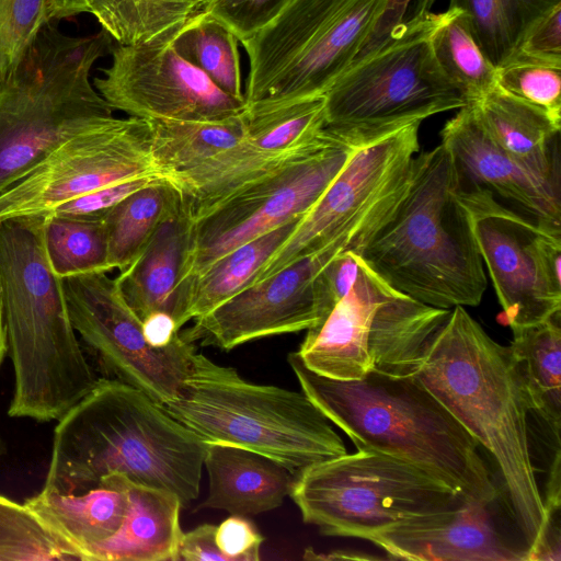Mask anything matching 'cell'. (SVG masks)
Masks as SVG:
<instances>
[{
    "label": "cell",
    "mask_w": 561,
    "mask_h": 561,
    "mask_svg": "<svg viewBox=\"0 0 561 561\" xmlns=\"http://www.w3.org/2000/svg\"><path fill=\"white\" fill-rule=\"evenodd\" d=\"M414 375L494 458L530 561L549 520L531 459L529 409L510 347L456 306Z\"/></svg>",
    "instance_id": "1"
},
{
    "label": "cell",
    "mask_w": 561,
    "mask_h": 561,
    "mask_svg": "<svg viewBox=\"0 0 561 561\" xmlns=\"http://www.w3.org/2000/svg\"><path fill=\"white\" fill-rule=\"evenodd\" d=\"M207 443L141 390L99 378L55 427L43 489L82 493L121 473L175 493L183 507L199 493Z\"/></svg>",
    "instance_id": "2"
},
{
    "label": "cell",
    "mask_w": 561,
    "mask_h": 561,
    "mask_svg": "<svg viewBox=\"0 0 561 561\" xmlns=\"http://www.w3.org/2000/svg\"><path fill=\"white\" fill-rule=\"evenodd\" d=\"M287 360L301 391L357 450L408 461L468 501L492 505L496 500L480 445L415 375L370 371L340 380L313 373L296 352Z\"/></svg>",
    "instance_id": "3"
},
{
    "label": "cell",
    "mask_w": 561,
    "mask_h": 561,
    "mask_svg": "<svg viewBox=\"0 0 561 561\" xmlns=\"http://www.w3.org/2000/svg\"><path fill=\"white\" fill-rule=\"evenodd\" d=\"M44 215L0 222V298L14 392L8 413L59 420L95 386L43 243Z\"/></svg>",
    "instance_id": "4"
},
{
    "label": "cell",
    "mask_w": 561,
    "mask_h": 561,
    "mask_svg": "<svg viewBox=\"0 0 561 561\" xmlns=\"http://www.w3.org/2000/svg\"><path fill=\"white\" fill-rule=\"evenodd\" d=\"M460 188L442 142L419 152L407 193L359 252L390 287L440 309L478 306L488 286Z\"/></svg>",
    "instance_id": "5"
},
{
    "label": "cell",
    "mask_w": 561,
    "mask_h": 561,
    "mask_svg": "<svg viewBox=\"0 0 561 561\" xmlns=\"http://www.w3.org/2000/svg\"><path fill=\"white\" fill-rule=\"evenodd\" d=\"M161 407L207 444L255 451L294 476L347 453L302 391L248 381L196 352L176 397Z\"/></svg>",
    "instance_id": "6"
},
{
    "label": "cell",
    "mask_w": 561,
    "mask_h": 561,
    "mask_svg": "<svg viewBox=\"0 0 561 561\" xmlns=\"http://www.w3.org/2000/svg\"><path fill=\"white\" fill-rule=\"evenodd\" d=\"M104 31L71 36L48 23L0 85V193L72 136L113 117L91 79L111 53Z\"/></svg>",
    "instance_id": "7"
},
{
    "label": "cell",
    "mask_w": 561,
    "mask_h": 561,
    "mask_svg": "<svg viewBox=\"0 0 561 561\" xmlns=\"http://www.w3.org/2000/svg\"><path fill=\"white\" fill-rule=\"evenodd\" d=\"M390 0H283L240 41L247 107L323 96L369 44Z\"/></svg>",
    "instance_id": "8"
},
{
    "label": "cell",
    "mask_w": 561,
    "mask_h": 561,
    "mask_svg": "<svg viewBox=\"0 0 561 561\" xmlns=\"http://www.w3.org/2000/svg\"><path fill=\"white\" fill-rule=\"evenodd\" d=\"M450 310L390 287L360 257L347 293L307 331L296 353L307 368L333 379H360L370 371L414 375Z\"/></svg>",
    "instance_id": "9"
},
{
    "label": "cell",
    "mask_w": 561,
    "mask_h": 561,
    "mask_svg": "<svg viewBox=\"0 0 561 561\" xmlns=\"http://www.w3.org/2000/svg\"><path fill=\"white\" fill-rule=\"evenodd\" d=\"M438 19L409 15L360 53L323 95L325 127L385 130L465 106L433 51Z\"/></svg>",
    "instance_id": "10"
},
{
    "label": "cell",
    "mask_w": 561,
    "mask_h": 561,
    "mask_svg": "<svg viewBox=\"0 0 561 561\" xmlns=\"http://www.w3.org/2000/svg\"><path fill=\"white\" fill-rule=\"evenodd\" d=\"M289 496L302 520L322 535L365 540L408 518L466 500L423 469L367 450L307 468L295 477Z\"/></svg>",
    "instance_id": "11"
},
{
    "label": "cell",
    "mask_w": 561,
    "mask_h": 561,
    "mask_svg": "<svg viewBox=\"0 0 561 561\" xmlns=\"http://www.w3.org/2000/svg\"><path fill=\"white\" fill-rule=\"evenodd\" d=\"M421 123L413 121L362 142L252 285L333 243L359 254L409 188Z\"/></svg>",
    "instance_id": "12"
},
{
    "label": "cell",
    "mask_w": 561,
    "mask_h": 561,
    "mask_svg": "<svg viewBox=\"0 0 561 561\" xmlns=\"http://www.w3.org/2000/svg\"><path fill=\"white\" fill-rule=\"evenodd\" d=\"M321 144L285 168L190 220L180 283L236 248L301 218L367 139L388 130L328 128ZM179 286V285H178Z\"/></svg>",
    "instance_id": "13"
},
{
    "label": "cell",
    "mask_w": 561,
    "mask_h": 561,
    "mask_svg": "<svg viewBox=\"0 0 561 561\" xmlns=\"http://www.w3.org/2000/svg\"><path fill=\"white\" fill-rule=\"evenodd\" d=\"M459 199L505 323L514 330L561 312V227L504 207L486 188L461 183Z\"/></svg>",
    "instance_id": "14"
},
{
    "label": "cell",
    "mask_w": 561,
    "mask_h": 561,
    "mask_svg": "<svg viewBox=\"0 0 561 561\" xmlns=\"http://www.w3.org/2000/svg\"><path fill=\"white\" fill-rule=\"evenodd\" d=\"M146 119L115 116L67 139L0 193V222L44 215L83 194L122 181L162 178Z\"/></svg>",
    "instance_id": "15"
},
{
    "label": "cell",
    "mask_w": 561,
    "mask_h": 561,
    "mask_svg": "<svg viewBox=\"0 0 561 561\" xmlns=\"http://www.w3.org/2000/svg\"><path fill=\"white\" fill-rule=\"evenodd\" d=\"M61 280L71 324L110 378L141 390L158 405L173 400L190 370L193 343L182 339L179 331L168 346H150L141 320L107 272Z\"/></svg>",
    "instance_id": "16"
},
{
    "label": "cell",
    "mask_w": 561,
    "mask_h": 561,
    "mask_svg": "<svg viewBox=\"0 0 561 561\" xmlns=\"http://www.w3.org/2000/svg\"><path fill=\"white\" fill-rule=\"evenodd\" d=\"M181 24L148 41L112 47L111 64L92 81L113 110L146 121L204 122L247 110L245 101L225 93L176 50Z\"/></svg>",
    "instance_id": "17"
},
{
    "label": "cell",
    "mask_w": 561,
    "mask_h": 561,
    "mask_svg": "<svg viewBox=\"0 0 561 561\" xmlns=\"http://www.w3.org/2000/svg\"><path fill=\"white\" fill-rule=\"evenodd\" d=\"M333 243L234 295L180 332L190 343L229 351L257 339L308 331L329 314L317 275L339 252Z\"/></svg>",
    "instance_id": "18"
},
{
    "label": "cell",
    "mask_w": 561,
    "mask_h": 561,
    "mask_svg": "<svg viewBox=\"0 0 561 561\" xmlns=\"http://www.w3.org/2000/svg\"><path fill=\"white\" fill-rule=\"evenodd\" d=\"M491 505H458L408 518L369 539L392 559L415 561H518L527 550L511 543L491 515Z\"/></svg>",
    "instance_id": "19"
},
{
    "label": "cell",
    "mask_w": 561,
    "mask_h": 561,
    "mask_svg": "<svg viewBox=\"0 0 561 561\" xmlns=\"http://www.w3.org/2000/svg\"><path fill=\"white\" fill-rule=\"evenodd\" d=\"M440 139L463 185L497 193L538 222L561 227V193L501 149L479 124L471 104L446 122Z\"/></svg>",
    "instance_id": "20"
},
{
    "label": "cell",
    "mask_w": 561,
    "mask_h": 561,
    "mask_svg": "<svg viewBox=\"0 0 561 561\" xmlns=\"http://www.w3.org/2000/svg\"><path fill=\"white\" fill-rule=\"evenodd\" d=\"M471 105L481 127L501 149L561 193V125L499 85Z\"/></svg>",
    "instance_id": "21"
},
{
    "label": "cell",
    "mask_w": 561,
    "mask_h": 561,
    "mask_svg": "<svg viewBox=\"0 0 561 561\" xmlns=\"http://www.w3.org/2000/svg\"><path fill=\"white\" fill-rule=\"evenodd\" d=\"M204 466L209 489L198 507L230 515H255L279 507L296 477L266 456L226 444H207Z\"/></svg>",
    "instance_id": "22"
},
{
    "label": "cell",
    "mask_w": 561,
    "mask_h": 561,
    "mask_svg": "<svg viewBox=\"0 0 561 561\" xmlns=\"http://www.w3.org/2000/svg\"><path fill=\"white\" fill-rule=\"evenodd\" d=\"M128 506L119 529L90 547L85 561H179V496L126 478Z\"/></svg>",
    "instance_id": "23"
},
{
    "label": "cell",
    "mask_w": 561,
    "mask_h": 561,
    "mask_svg": "<svg viewBox=\"0 0 561 561\" xmlns=\"http://www.w3.org/2000/svg\"><path fill=\"white\" fill-rule=\"evenodd\" d=\"M126 478L121 473L104 476L98 486L82 493L43 489L25 504L85 561L87 550L112 537L124 520L128 506Z\"/></svg>",
    "instance_id": "24"
},
{
    "label": "cell",
    "mask_w": 561,
    "mask_h": 561,
    "mask_svg": "<svg viewBox=\"0 0 561 561\" xmlns=\"http://www.w3.org/2000/svg\"><path fill=\"white\" fill-rule=\"evenodd\" d=\"M299 220H290L236 248L198 274L180 283L173 312L178 330L251 286L266 261L289 237Z\"/></svg>",
    "instance_id": "25"
},
{
    "label": "cell",
    "mask_w": 561,
    "mask_h": 561,
    "mask_svg": "<svg viewBox=\"0 0 561 561\" xmlns=\"http://www.w3.org/2000/svg\"><path fill=\"white\" fill-rule=\"evenodd\" d=\"M190 222L181 206L115 277L123 298L141 321L159 311L173 317Z\"/></svg>",
    "instance_id": "26"
},
{
    "label": "cell",
    "mask_w": 561,
    "mask_h": 561,
    "mask_svg": "<svg viewBox=\"0 0 561 561\" xmlns=\"http://www.w3.org/2000/svg\"><path fill=\"white\" fill-rule=\"evenodd\" d=\"M560 314L514 329L510 351L529 412L560 444L561 327Z\"/></svg>",
    "instance_id": "27"
},
{
    "label": "cell",
    "mask_w": 561,
    "mask_h": 561,
    "mask_svg": "<svg viewBox=\"0 0 561 561\" xmlns=\"http://www.w3.org/2000/svg\"><path fill=\"white\" fill-rule=\"evenodd\" d=\"M151 156L162 178L195 168L243 140L244 112L221 121L151 119Z\"/></svg>",
    "instance_id": "28"
},
{
    "label": "cell",
    "mask_w": 561,
    "mask_h": 561,
    "mask_svg": "<svg viewBox=\"0 0 561 561\" xmlns=\"http://www.w3.org/2000/svg\"><path fill=\"white\" fill-rule=\"evenodd\" d=\"M180 208L178 191L165 178L154 179L116 204L103 220L111 271L126 270Z\"/></svg>",
    "instance_id": "29"
},
{
    "label": "cell",
    "mask_w": 561,
    "mask_h": 561,
    "mask_svg": "<svg viewBox=\"0 0 561 561\" xmlns=\"http://www.w3.org/2000/svg\"><path fill=\"white\" fill-rule=\"evenodd\" d=\"M561 0H450L462 10L472 35L489 61L499 68L518 51L529 27Z\"/></svg>",
    "instance_id": "30"
},
{
    "label": "cell",
    "mask_w": 561,
    "mask_h": 561,
    "mask_svg": "<svg viewBox=\"0 0 561 561\" xmlns=\"http://www.w3.org/2000/svg\"><path fill=\"white\" fill-rule=\"evenodd\" d=\"M432 47L442 71L467 104L479 102L497 85V68L482 53L462 10L448 7L439 12Z\"/></svg>",
    "instance_id": "31"
},
{
    "label": "cell",
    "mask_w": 561,
    "mask_h": 561,
    "mask_svg": "<svg viewBox=\"0 0 561 561\" xmlns=\"http://www.w3.org/2000/svg\"><path fill=\"white\" fill-rule=\"evenodd\" d=\"M243 142L272 154H286L316 140L325 127L324 96L247 107Z\"/></svg>",
    "instance_id": "32"
},
{
    "label": "cell",
    "mask_w": 561,
    "mask_h": 561,
    "mask_svg": "<svg viewBox=\"0 0 561 561\" xmlns=\"http://www.w3.org/2000/svg\"><path fill=\"white\" fill-rule=\"evenodd\" d=\"M239 38L222 23L202 11L181 24L174 47L220 90L243 100Z\"/></svg>",
    "instance_id": "33"
},
{
    "label": "cell",
    "mask_w": 561,
    "mask_h": 561,
    "mask_svg": "<svg viewBox=\"0 0 561 561\" xmlns=\"http://www.w3.org/2000/svg\"><path fill=\"white\" fill-rule=\"evenodd\" d=\"M43 243L47 261L59 278L110 272L103 220H82L44 214Z\"/></svg>",
    "instance_id": "34"
},
{
    "label": "cell",
    "mask_w": 561,
    "mask_h": 561,
    "mask_svg": "<svg viewBox=\"0 0 561 561\" xmlns=\"http://www.w3.org/2000/svg\"><path fill=\"white\" fill-rule=\"evenodd\" d=\"M80 560V552L25 503L0 494V561Z\"/></svg>",
    "instance_id": "35"
},
{
    "label": "cell",
    "mask_w": 561,
    "mask_h": 561,
    "mask_svg": "<svg viewBox=\"0 0 561 561\" xmlns=\"http://www.w3.org/2000/svg\"><path fill=\"white\" fill-rule=\"evenodd\" d=\"M497 85L561 125V64L515 55L497 68Z\"/></svg>",
    "instance_id": "36"
},
{
    "label": "cell",
    "mask_w": 561,
    "mask_h": 561,
    "mask_svg": "<svg viewBox=\"0 0 561 561\" xmlns=\"http://www.w3.org/2000/svg\"><path fill=\"white\" fill-rule=\"evenodd\" d=\"M48 23V0H0V85L15 72Z\"/></svg>",
    "instance_id": "37"
},
{
    "label": "cell",
    "mask_w": 561,
    "mask_h": 561,
    "mask_svg": "<svg viewBox=\"0 0 561 561\" xmlns=\"http://www.w3.org/2000/svg\"><path fill=\"white\" fill-rule=\"evenodd\" d=\"M90 13L118 45H131L144 37L138 0H48L50 23Z\"/></svg>",
    "instance_id": "38"
},
{
    "label": "cell",
    "mask_w": 561,
    "mask_h": 561,
    "mask_svg": "<svg viewBox=\"0 0 561 561\" xmlns=\"http://www.w3.org/2000/svg\"><path fill=\"white\" fill-rule=\"evenodd\" d=\"M283 0H205L203 11L227 26L238 38L250 36Z\"/></svg>",
    "instance_id": "39"
},
{
    "label": "cell",
    "mask_w": 561,
    "mask_h": 561,
    "mask_svg": "<svg viewBox=\"0 0 561 561\" xmlns=\"http://www.w3.org/2000/svg\"><path fill=\"white\" fill-rule=\"evenodd\" d=\"M154 179L157 178H139L114 183L70 199L48 213L75 219L102 221L116 204Z\"/></svg>",
    "instance_id": "40"
},
{
    "label": "cell",
    "mask_w": 561,
    "mask_h": 561,
    "mask_svg": "<svg viewBox=\"0 0 561 561\" xmlns=\"http://www.w3.org/2000/svg\"><path fill=\"white\" fill-rule=\"evenodd\" d=\"M216 543L228 561H259L264 540L255 525L244 516L231 515L216 527Z\"/></svg>",
    "instance_id": "41"
},
{
    "label": "cell",
    "mask_w": 561,
    "mask_h": 561,
    "mask_svg": "<svg viewBox=\"0 0 561 561\" xmlns=\"http://www.w3.org/2000/svg\"><path fill=\"white\" fill-rule=\"evenodd\" d=\"M516 55L561 64V4L529 27Z\"/></svg>",
    "instance_id": "42"
},
{
    "label": "cell",
    "mask_w": 561,
    "mask_h": 561,
    "mask_svg": "<svg viewBox=\"0 0 561 561\" xmlns=\"http://www.w3.org/2000/svg\"><path fill=\"white\" fill-rule=\"evenodd\" d=\"M216 527L211 524L199 525L182 535L179 560L183 561H228L216 543Z\"/></svg>",
    "instance_id": "43"
},
{
    "label": "cell",
    "mask_w": 561,
    "mask_h": 561,
    "mask_svg": "<svg viewBox=\"0 0 561 561\" xmlns=\"http://www.w3.org/2000/svg\"><path fill=\"white\" fill-rule=\"evenodd\" d=\"M435 2L436 0H390L385 15L364 50L379 43L397 24L401 23L407 18L411 3H413V11L409 15L432 11Z\"/></svg>",
    "instance_id": "44"
},
{
    "label": "cell",
    "mask_w": 561,
    "mask_h": 561,
    "mask_svg": "<svg viewBox=\"0 0 561 561\" xmlns=\"http://www.w3.org/2000/svg\"><path fill=\"white\" fill-rule=\"evenodd\" d=\"M141 323L145 340L152 347L168 346L180 331L173 317L168 312H153Z\"/></svg>",
    "instance_id": "45"
},
{
    "label": "cell",
    "mask_w": 561,
    "mask_h": 561,
    "mask_svg": "<svg viewBox=\"0 0 561 561\" xmlns=\"http://www.w3.org/2000/svg\"><path fill=\"white\" fill-rule=\"evenodd\" d=\"M5 353H7V337H5V330H4V323H3L1 298H0V365L2 363V359L5 355Z\"/></svg>",
    "instance_id": "46"
},
{
    "label": "cell",
    "mask_w": 561,
    "mask_h": 561,
    "mask_svg": "<svg viewBox=\"0 0 561 561\" xmlns=\"http://www.w3.org/2000/svg\"><path fill=\"white\" fill-rule=\"evenodd\" d=\"M2 442H1V438H0V454H1V450H2Z\"/></svg>",
    "instance_id": "47"
}]
</instances>
